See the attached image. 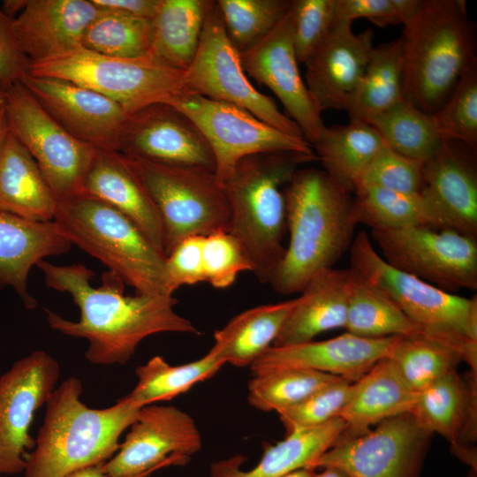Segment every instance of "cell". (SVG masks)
<instances>
[{
	"instance_id": "f1b7e54d",
	"label": "cell",
	"mask_w": 477,
	"mask_h": 477,
	"mask_svg": "<svg viewBox=\"0 0 477 477\" xmlns=\"http://www.w3.org/2000/svg\"><path fill=\"white\" fill-rule=\"evenodd\" d=\"M58 201L34 159L9 131L0 152V212L49 222Z\"/></svg>"
},
{
	"instance_id": "ffe728a7",
	"label": "cell",
	"mask_w": 477,
	"mask_h": 477,
	"mask_svg": "<svg viewBox=\"0 0 477 477\" xmlns=\"http://www.w3.org/2000/svg\"><path fill=\"white\" fill-rule=\"evenodd\" d=\"M352 24L337 21L304 63L305 83L321 113L346 110L374 48L373 30L367 28L355 34Z\"/></svg>"
},
{
	"instance_id": "6da1fadb",
	"label": "cell",
	"mask_w": 477,
	"mask_h": 477,
	"mask_svg": "<svg viewBox=\"0 0 477 477\" xmlns=\"http://www.w3.org/2000/svg\"><path fill=\"white\" fill-rule=\"evenodd\" d=\"M36 267L45 284L69 293L80 310L79 321L73 322L46 309L49 327L86 339L85 357L92 364L125 365L140 342L155 334H200L188 319L175 311L178 300L173 296H126L125 284L110 271L103 273L101 285L95 287L91 280L95 274L83 263L57 265L42 260Z\"/></svg>"
},
{
	"instance_id": "94428289",
	"label": "cell",
	"mask_w": 477,
	"mask_h": 477,
	"mask_svg": "<svg viewBox=\"0 0 477 477\" xmlns=\"http://www.w3.org/2000/svg\"><path fill=\"white\" fill-rule=\"evenodd\" d=\"M4 100V90L0 87V102Z\"/></svg>"
},
{
	"instance_id": "f35d334b",
	"label": "cell",
	"mask_w": 477,
	"mask_h": 477,
	"mask_svg": "<svg viewBox=\"0 0 477 477\" xmlns=\"http://www.w3.org/2000/svg\"><path fill=\"white\" fill-rule=\"evenodd\" d=\"M388 358L416 393L457 370L463 362L454 348L421 333L398 337Z\"/></svg>"
},
{
	"instance_id": "cb8c5ba5",
	"label": "cell",
	"mask_w": 477,
	"mask_h": 477,
	"mask_svg": "<svg viewBox=\"0 0 477 477\" xmlns=\"http://www.w3.org/2000/svg\"><path fill=\"white\" fill-rule=\"evenodd\" d=\"M476 151L454 140H443L425 163L421 193L431 199L452 228L477 238Z\"/></svg>"
},
{
	"instance_id": "f6af8a7d",
	"label": "cell",
	"mask_w": 477,
	"mask_h": 477,
	"mask_svg": "<svg viewBox=\"0 0 477 477\" xmlns=\"http://www.w3.org/2000/svg\"><path fill=\"white\" fill-rule=\"evenodd\" d=\"M424 165L425 163L403 155L386 144L366 169L358 188L372 186L400 193H420Z\"/></svg>"
},
{
	"instance_id": "52a82bcc",
	"label": "cell",
	"mask_w": 477,
	"mask_h": 477,
	"mask_svg": "<svg viewBox=\"0 0 477 477\" xmlns=\"http://www.w3.org/2000/svg\"><path fill=\"white\" fill-rule=\"evenodd\" d=\"M349 268L387 294L428 337L459 352L477 373V297L448 292L396 269L375 249L369 237L359 231L350 246Z\"/></svg>"
},
{
	"instance_id": "11a10c76",
	"label": "cell",
	"mask_w": 477,
	"mask_h": 477,
	"mask_svg": "<svg viewBox=\"0 0 477 477\" xmlns=\"http://www.w3.org/2000/svg\"><path fill=\"white\" fill-rule=\"evenodd\" d=\"M9 131L7 113L4 100L0 102V152Z\"/></svg>"
},
{
	"instance_id": "1f68e13d",
	"label": "cell",
	"mask_w": 477,
	"mask_h": 477,
	"mask_svg": "<svg viewBox=\"0 0 477 477\" xmlns=\"http://www.w3.org/2000/svg\"><path fill=\"white\" fill-rule=\"evenodd\" d=\"M385 145L367 122L350 120L346 125L325 126L312 148L323 170L353 194L366 169Z\"/></svg>"
},
{
	"instance_id": "7c38bea8",
	"label": "cell",
	"mask_w": 477,
	"mask_h": 477,
	"mask_svg": "<svg viewBox=\"0 0 477 477\" xmlns=\"http://www.w3.org/2000/svg\"><path fill=\"white\" fill-rule=\"evenodd\" d=\"M371 232L381 256L396 269L451 293L477 289V238L426 226Z\"/></svg>"
},
{
	"instance_id": "7402d4cb",
	"label": "cell",
	"mask_w": 477,
	"mask_h": 477,
	"mask_svg": "<svg viewBox=\"0 0 477 477\" xmlns=\"http://www.w3.org/2000/svg\"><path fill=\"white\" fill-rule=\"evenodd\" d=\"M412 413L450 443L451 453L477 471V373L457 370L418 393Z\"/></svg>"
},
{
	"instance_id": "30bf717a",
	"label": "cell",
	"mask_w": 477,
	"mask_h": 477,
	"mask_svg": "<svg viewBox=\"0 0 477 477\" xmlns=\"http://www.w3.org/2000/svg\"><path fill=\"white\" fill-rule=\"evenodd\" d=\"M184 84L187 93L236 105L283 132L303 137L298 125L247 79L240 53L227 35L216 1H213L206 15L193 60L184 71Z\"/></svg>"
},
{
	"instance_id": "bcb514c9",
	"label": "cell",
	"mask_w": 477,
	"mask_h": 477,
	"mask_svg": "<svg viewBox=\"0 0 477 477\" xmlns=\"http://www.w3.org/2000/svg\"><path fill=\"white\" fill-rule=\"evenodd\" d=\"M291 14L294 50L304 64L336 23L335 0H292Z\"/></svg>"
},
{
	"instance_id": "e0dca14e",
	"label": "cell",
	"mask_w": 477,
	"mask_h": 477,
	"mask_svg": "<svg viewBox=\"0 0 477 477\" xmlns=\"http://www.w3.org/2000/svg\"><path fill=\"white\" fill-rule=\"evenodd\" d=\"M125 155L215 172L213 152L196 125L168 103H155L129 114L119 134Z\"/></svg>"
},
{
	"instance_id": "8d00e7d4",
	"label": "cell",
	"mask_w": 477,
	"mask_h": 477,
	"mask_svg": "<svg viewBox=\"0 0 477 477\" xmlns=\"http://www.w3.org/2000/svg\"><path fill=\"white\" fill-rule=\"evenodd\" d=\"M351 270V269H350ZM352 272L344 329L364 338L420 333L398 306L381 289Z\"/></svg>"
},
{
	"instance_id": "b9f144b4",
	"label": "cell",
	"mask_w": 477,
	"mask_h": 477,
	"mask_svg": "<svg viewBox=\"0 0 477 477\" xmlns=\"http://www.w3.org/2000/svg\"><path fill=\"white\" fill-rule=\"evenodd\" d=\"M289 0H218L227 35L239 53L266 36L286 15Z\"/></svg>"
},
{
	"instance_id": "681fc988",
	"label": "cell",
	"mask_w": 477,
	"mask_h": 477,
	"mask_svg": "<svg viewBox=\"0 0 477 477\" xmlns=\"http://www.w3.org/2000/svg\"><path fill=\"white\" fill-rule=\"evenodd\" d=\"M203 236L181 240L165 258V286L169 295L183 285L206 282L203 266Z\"/></svg>"
},
{
	"instance_id": "d4e9b609",
	"label": "cell",
	"mask_w": 477,
	"mask_h": 477,
	"mask_svg": "<svg viewBox=\"0 0 477 477\" xmlns=\"http://www.w3.org/2000/svg\"><path fill=\"white\" fill-rule=\"evenodd\" d=\"M83 193L117 208L164 254L163 229L159 214L123 154L96 148L84 180Z\"/></svg>"
},
{
	"instance_id": "ac0fdd59",
	"label": "cell",
	"mask_w": 477,
	"mask_h": 477,
	"mask_svg": "<svg viewBox=\"0 0 477 477\" xmlns=\"http://www.w3.org/2000/svg\"><path fill=\"white\" fill-rule=\"evenodd\" d=\"M240 57L246 73L275 94L312 146L325 125L299 69L291 7L266 36L241 52Z\"/></svg>"
},
{
	"instance_id": "ab89813d",
	"label": "cell",
	"mask_w": 477,
	"mask_h": 477,
	"mask_svg": "<svg viewBox=\"0 0 477 477\" xmlns=\"http://www.w3.org/2000/svg\"><path fill=\"white\" fill-rule=\"evenodd\" d=\"M152 19L100 10L87 26L80 47L100 55L133 58L152 54Z\"/></svg>"
},
{
	"instance_id": "680465c9",
	"label": "cell",
	"mask_w": 477,
	"mask_h": 477,
	"mask_svg": "<svg viewBox=\"0 0 477 477\" xmlns=\"http://www.w3.org/2000/svg\"><path fill=\"white\" fill-rule=\"evenodd\" d=\"M155 471H149V472H146V473H143L141 474H139V475H135V476H129V477H147L148 475H150L152 473H154Z\"/></svg>"
},
{
	"instance_id": "60d3db41",
	"label": "cell",
	"mask_w": 477,
	"mask_h": 477,
	"mask_svg": "<svg viewBox=\"0 0 477 477\" xmlns=\"http://www.w3.org/2000/svg\"><path fill=\"white\" fill-rule=\"evenodd\" d=\"M339 378L330 374L300 368L265 372L254 375L249 381L247 399L258 410L278 413L299 405Z\"/></svg>"
},
{
	"instance_id": "4dcf8cb0",
	"label": "cell",
	"mask_w": 477,
	"mask_h": 477,
	"mask_svg": "<svg viewBox=\"0 0 477 477\" xmlns=\"http://www.w3.org/2000/svg\"><path fill=\"white\" fill-rule=\"evenodd\" d=\"M353 194L351 218L355 225L365 224L372 231L417 226L453 229L438 206L421 192L407 193L362 186Z\"/></svg>"
},
{
	"instance_id": "9c48e42d",
	"label": "cell",
	"mask_w": 477,
	"mask_h": 477,
	"mask_svg": "<svg viewBox=\"0 0 477 477\" xmlns=\"http://www.w3.org/2000/svg\"><path fill=\"white\" fill-rule=\"evenodd\" d=\"M124 156L159 214L165 255L186 238L228 230L229 201L214 171Z\"/></svg>"
},
{
	"instance_id": "6f0895ef",
	"label": "cell",
	"mask_w": 477,
	"mask_h": 477,
	"mask_svg": "<svg viewBox=\"0 0 477 477\" xmlns=\"http://www.w3.org/2000/svg\"><path fill=\"white\" fill-rule=\"evenodd\" d=\"M315 470L311 468H300L289 473L282 477H314Z\"/></svg>"
},
{
	"instance_id": "7bdbcfd3",
	"label": "cell",
	"mask_w": 477,
	"mask_h": 477,
	"mask_svg": "<svg viewBox=\"0 0 477 477\" xmlns=\"http://www.w3.org/2000/svg\"><path fill=\"white\" fill-rule=\"evenodd\" d=\"M433 117L443 140L458 141L477 150V64L464 72Z\"/></svg>"
},
{
	"instance_id": "d6a6232c",
	"label": "cell",
	"mask_w": 477,
	"mask_h": 477,
	"mask_svg": "<svg viewBox=\"0 0 477 477\" xmlns=\"http://www.w3.org/2000/svg\"><path fill=\"white\" fill-rule=\"evenodd\" d=\"M297 302L298 297L261 305L237 314L215 331L211 348L225 364L250 367L273 345Z\"/></svg>"
},
{
	"instance_id": "f546056e",
	"label": "cell",
	"mask_w": 477,
	"mask_h": 477,
	"mask_svg": "<svg viewBox=\"0 0 477 477\" xmlns=\"http://www.w3.org/2000/svg\"><path fill=\"white\" fill-rule=\"evenodd\" d=\"M417 397L391 360L381 359L354 382L353 394L340 414L347 425L344 434L359 435L386 419L412 413Z\"/></svg>"
},
{
	"instance_id": "44dd1931",
	"label": "cell",
	"mask_w": 477,
	"mask_h": 477,
	"mask_svg": "<svg viewBox=\"0 0 477 477\" xmlns=\"http://www.w3.org/2000/svg\"><path fill=\"white\" fill-rule=\"evenodd\" d=\"M398 337L364 338L350 333L301 344L270 346L250 366L253 375L300 368L360 379L377 361L388 357Z\"/></svg>"
},
{
	"instance_id": "836d02e7",
	"label": "cell",
	"mask_w": 477,
	"mask_h": 477,
	"mask_svg": "<svg viewBox=\"0 0 477 477\" xmlns=\"http://www.w3.org/2000/svg\"><path fill=\"white\" fill-rule=\"evenodd\" d=\"M213 1L161 0L152 19V54L186 71L196 54L206 15Z\"/></svg>"
},
{
	"instance_id": "db71d44e",
	"label": "cell",
	"mask_w": 477,
	"mask_h": 477,
	"mask_svg": "<svg viewBox=\"0 0 477 477\" xmlns=\"http://www.w3.org/2000/svg\"><path fill=\"white\" fill-rule=\"evenodd\" d=\"M102 465L103 464L79 470L67 477H108L103 472Z\"/></svg>"
},
{
	"instance_id": "83f0119b",
	"label": "cell",
	"mask_w": 477,
	"mask_h": 477,
	"mask_svg": "<svg viewBox=\"0 0 477 477\" xmlns=\"http://www.w3.org/2000/svg\"><path fill=\"white\" fill-rule=\"evenodd\" d=\"M345 421L337 417L323 425L288 432L284 439L264 446L262 456L252 469L243 470L241 454L216 461L210 477H282L311 463L328 450L346 430Z\"/></svg>"
},
{
	"instance_id": "603a6c76",
	"label": "cell",
	"mask_w": 477,
	"mask_h": 477,
	"mask_svg": "<svg viewBox=\"0 0 477 477\" xmlns=\"http://www.w3.org/2000/svg\"><path fill=\"white\" fill-rule=\"evenodd\" d=\"M99 11L91 0H27L13 25L30 64L80 48Z\"/></svg>"
},
{
	"instance_id": "3957f363",
	"label": "cell",
	"mask_w": 477,
	"mask_h": 477,
	"mask_svg": "<svg viewBox=\"0 0 477 477\" xmlns=\"http://www.w3.org/2000/svg\"><path fill=\"white\" fill-rule=\"evenodd\" d=\"M82 382L70 376L56 387L31 452L25 456L23 477H67L104 464L117 451L119 438L143 406L123 397L106 408L83 403Z\"/></svg>"
},
{
	"instance_id": "5b68a950",
	"label": "cell",
	"mask_w": 477,
	"mask_h": 477,
	"mask_svg": "<svg viewBox=\"0 0 477 477\" xmlns=\"http://www.w3.org/2000/svg\"><path fill=\"white\" fill-rule=\"evenodd\" d=\"M403 26V98L433 115L477 64L474 25L464 0H420Z\"/></svg>"
},
{
	"instance_id": "91938a15",
	"label": "cell",
	"mask_w": 477,
	"mask_h": 477,
	"mask_svg": "<svg viewBox=\"0 0 477 477\" xmlns=\"http://www.w3.org/2000/svg\"><path fill=\"white\" fill-rule=\"evenodd\" d=\"M465 477H477V471L471 469L469 473Z\"/></svg>"
},
{
	"instance_id": "f907efd6",
	"label": "cell",
	"mask_w": 477,
	"mask_h": 477,
	"mask_svg": "<svg viewBox=\"0 0 477 477\" xmlns=\"http://www.w3.org/2000/svg\"><path fill=\"white\" fill-rule=\"evenodd\" d=\"M29 66L17 39L13 19L0 9V87L4 90L21 82Z\"/></svg>"
},
{
	"instance_id": "816d5d0a",
	"label": "cell",
	"mask_w": 477,
	"mask_h": 477,
	"mask_svg": "<svg viewBox=\"0 0 477 477\" xmlns=\"http://www.w3.org/2000/svg\"><path fill=\"white\" fill-rule=\"evenodd\" d=\"M102 11L152 19L161 4V0H91Z\"/></svg>"
},
{
	"instance_id": "7a4b0ae2",
	"label": "cell",
	"mask_w": 477,
	"mask_h": 477,
	"mask_svg": "<svg viewBox=\"0 0 477 477\" xmlns=\"http://www.w3.org/2000/svg\"><path fill=\"white\" fill-rule=\"evenodd\" d=\"M284 193L290 240L269 284L289 295L301 292L318 271L333 268L351 246L356 225L352 193L323 170L299 169Z\"/></svg>"
},
{
	"instance_id": "f5cc1de1",
	"label": "cell",
	"mask_w": 477,
	"mask_h": 477,
	"mask_svg": "<svg viewBox=\"0 0 477 477\" xmlns=\"http://www.w3.org/2000/svg\"><path fill=\"white\" fill-rule=\"evenodd\" d=\"M27 0H6L4 1L1 9L7 16L14 19L25 8Z\"/></svg>"
},
{
	"instance_id": "d590c367",
	"label": "cell",
	"mask_w": 477,
	"mask_h": 477,
	"mask_svg": "<svg viewBox=\"0 0 477 477\" xmlns=\"http://www.w3.org/2000/svg\"><path fill=\"white\" fill-rule=\"evenodd\" d=\"M224 365L212 348L203 357L178 366L156 355L135 369L137 383L125 398L140 406L170 400L211 378Z\"/></svg>"
},
{
	"instance_id": "8fae6325",
	"label": "cell",
	"mask_w": 477,
	"mask_h": 477,
	"mask_svg": "<svg viewBox=\"0 0 477 477\" xmlns=\"http://www.w3.org/2000/svg\"><path fill=\"white\" fill-rule=\"evenodd\" d=\"M4 93L10 132L34 159L57 200L83 194L96 148L68 133L21 82Z\"/></svg>"
},
{
	"instance_id": "277c9868",
	"label": "cell",
	"mask_w": 477,
	"mask_h": 477,
	"mask_svg": "<svg viewBox=\"0 0 477 477\" xmlns=\"http://www.w3.org/2000/svg\"><path fill=\"white\" fill-rule=\"evenodd\" d=\"M315 154L276 151L241 159L224 182L229 231L240 244L258 280L269 284L284 257L287 230L284 186Z\"/></svg>"
},
{
	"instance_id": "d6986e66",
	"label": "cell",
	"mask_w": 477,
	"mask_h": 477,
	"mask_svg": "<svg viewBox=\"0 0 477 477\" xmlns=\"http://www.w3.org/2000/svg\"><path fill=\"white\" fill-rule=\"evenodd\" d=\"M21 83L68 133L95 148L117 151L129 114L117 102L81 85L27 74Z\"/></svg>"
},
{
	"instance_id": "c3c4849f",
	"label": "cell",
	"mask_w": 477,
	"mask_h": 477,
	"mask_svg": "<svg viewBox=\"0 0 477 477\" xmlns=\"http://www.w3.org/2000/svg\"><path fill=\"white\" fill-rule=\"evenodd\" d=\"M420 0H335L336 22L365 18L379 26L402 24L414 13Z\"/></svg>"
},
{
	"instance_id": "4316f807",
	"label": "cell",
	"mask_w": 477,
	"mask_h": 477,
	"mask_svg": "<svg viewBox=\"0 0 477 477\" xmlns=\"http://www.w3.org/2000/svg\"><path fill=\"white\" fill-rule=\"evenodd\" d=\"M352 283L350 269H323L303 288L273 345L283 346L314 340L317 335L344 328Z\"/></svg>"
},
{
	"instance_id": "ee69618b",
	"label": "cell",
	"mask_w": 477,
	"mask_h": 477,
	"mask_svg": "<svg viewBox=\"0 0 477 477\" xmlns=\"http://www.w3.org/2000/svg\"><path fill=\"white\" fill-rule=\"evenodd\" d=\"M354 382L340 377L299 405L278 413L286 432L318 427L340 417L353 394Z\"/></svg>"
},
{
	"instance_id": "4fadbf2b",
	"label": "cell",
	"mask_w": 477,
	"mask_h": 477,
	"mask_svg": "<svg viewBox=\"0 0 477 477\" xmlns=\"http://www.w3.org/2000/svg\"><path fill=\"white\" fill-rule=\"evenodd\" d=\"M168 104L188 117L205 137L215 157V173L223 185L246 156L276 151L314 153L303 137L283 132L231 103L184 93Z\"/></svg>"
},
{
	"instance_id": "2e32d148",
	"label": "cell",
	"mask_w": 477,
	"mask_h": 477,
	"mask_svg": "<svg viewBox=\"0 0 477 477\" xmlns=\"http://www.w3.org/2000/svg\"><path fill=\"white\" fill-rule=\"evenodd\" d=\"M60 371L52 356L37 350L0 376V475L23 473L26 450L34 445L29 435L34 413L56 389Z\"/></svg>"
},
{
	"instance_id": "9a60e30c",
	"label": "cell",
	"mask_w": 477,
	"mask_h": 477,
	"mask_svg": "<svg viewBox=\"0 0 477 477\" xmlns=\"http://www.w3.org/2000/svg\"><path fill=\"white\" fill-rule=\"evenodd\" d=\"M117 451L102 465L108 477H129L170 466H184L201 450L193 419L173 405L141 407Z\"/></svg>"
},
{
	"instance_id": "e575fe53",
	"label": "cell",
	"mask_w": 477,
	"mask_h": 477,
	"mask_svg": "<svg viewBox=\"0 0 477 477\" xmlns=\"http://www.w3.org/2000/svg\"><path fill=\"white\" fill-rule=\"evenodd\" d=\"M402 36L372 49L365 72L348 103L350 120H365L403 98Z\"/></svg>"
},
{
	"instance_id": "9f6ffc18",
	"label": "cell",
	"mask_w": 477,
	"mask_h": 477,
	"mask_svg": "<svg viewBox=\"0 0 477 477\" xmlns=\"http://www.w3.org/2000/svg\"><path fill=\"white\" fill-rule=\"evenodd\" d=\"M314 477H351L344 470L337 466L323 467L322 472L314 473Z\"/></svg>"
},
{
	"instance_id": "5bb4252c",
	"label": "cell",
	"mask_w": 477,
	"mask_h": 477,
	"mask_svg": "<svg viewBox=\"0 0 477 477\" xmlns=\"http://www.w3.org/2000/svg\"><path fill=\"white\" fill-rule=\"evenodd\" d=\"M432 433L412 413L339 439L307 468L337 466L351 477H420Z\"/></svg>"
},
{
	"instance_id": "7dc6e473",
	"label": "cell",
	"mask_w": 477,
	"mask_h": 477,
	"mask_svg": "<svg viewBox=\"0 0 477 477\" xmlns=\"http://www.w3.org/2000/svg\"><path fill=\"white\" fill-rule=\"evenodd\" d=\"M202 255L206 282L217 289L231 285L240 272L252 271L242 246L227 231L205 236Z\"/></svg>"
},
{
	"instance_id": "484cf974",
	"label": "cell",
	"mask_w": 477,
	"mask_h": 477,
	"mask_svg": "<svg viewBox=\"0 0 477 477\" xmlns=\"http://www.w3.org/2000/svg\"><path fill=\"white\" fill-rule=\"evenodd\" d=\"M71 247L53 221L0 212V289L12 288L26 308H34L37 300L27 285L31 269L42 260L68 253Z\"/></svg>"
},
{
	"instance_id": "ba28073f",
	"label": "cell",
	"mask_w": 477,
	"mask_h": 477,
	"mask_svg": "<svg viewBox=\"0 0 477 477\" xmlns=\"http://www.w3.org/2000/svg\"><path fill=\"white\" fill-rule=\"evenodd\" d=\"M29 75L65 80L118 103L128 114L155 103H169L186 93L184 71L153 54L133 58L100 55L81 47L31 64Z\"/></svg>"
},
{
	"instance_id": "74e56055",
	"label": "cell",
	"mask_w": 477,
	"mask_h": 477,
	"mask_svg": "<svg viewBox=\"0 0 477 477\" xmlns=\"http://www.w3.org/2000/svg\"><path fill=\"white\" fill-rule=\"evenodd\" d=\"M364 121L371 125L396 152L426 163L442 148L433 115L402 98Z\"/></svg>"
},
{
	"instance_id": "8992f818",
	"label": "cell",
	"mask_w": 477,
	"mask_h": 477,
	"mask_svg": "<svg viewBox=\"0 0 477 477\" xmlns=\"http://www.w3.org/2000/svg\"><path fill=\"white\" fill-rule=\"evenodd\" d=\"M53 223L65 239L103 263L136 294L169 295L165 254L111 205L83 193L58 201Z\"/></svg>"
}]
</instances>
